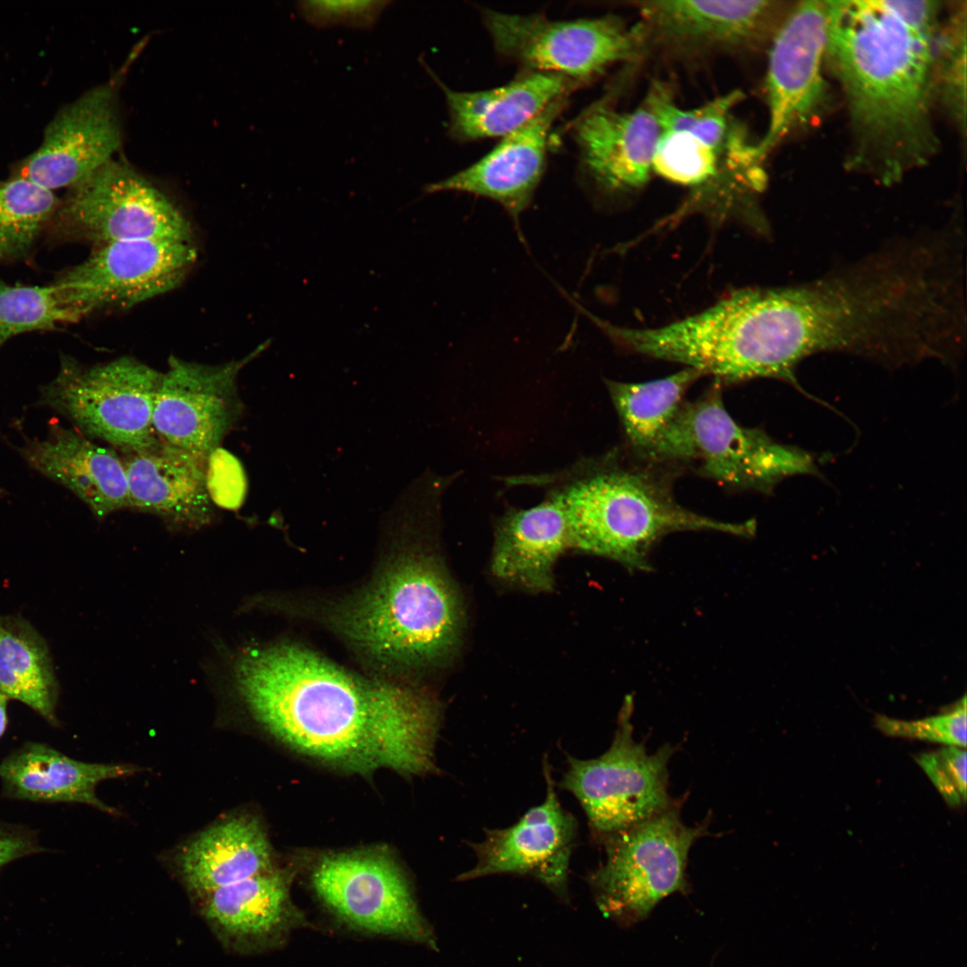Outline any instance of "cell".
<instances>
[{
    "label": "cell",
    "mask_w": 967,
    "mask_h": 967,
    "mask_svg": "<svg viewBox=\"0 0 967 967\" xmlns=\"http://www.w3.org/2000/svg\"><path fill=\"white\" fill-rule=\"evenodd\" d=\"M287 887L273 870L220 887L202 899L204 917L224 934L236 937L271 932L287 911Z\"/></svg>",
    "instance_id": "28"
},
{
    "label": "cell",
    "mask_w": 967,
    "mask_h": 967,
    "mask_svg": "<svg viewBox=\"0 0 967 967\" xmlns=\"http://www.w3.org/2000/svg\"><path fill=\"white\" fill-rule=\"evenodd\" d=\"M547 760H543L546 796L514 825L485 832L472 845L476 862L460 874L466 881L490 875L514 874L536 879L561 898L567 896L569 860L578 824L561 804Z\"/></svg>",
    "instance_id": "16"
},
{
    "label": "cell",
    "mask_w": 967,
    "mask_h": 967,
    "mask_svg": "<svg viewBox=\"0 0 967 967\" xmlns=\"http://www.w3.org/2000/svg\"><path fill=\"white\" fill-rule=\"evenodd\" d=\"M73 323L54 287L11 285L0 278V348L21 333L56 329Z\"/></svg>",
    "instance_id": "32"
},
{
    "label": "cell",
    "mask_w": 967,
    "mask_h": 967,
    "mask_svg": "<svg viewBox=\"0 0 967 967\" xmlns=\"http://www.w3.org/2000/svg\"><path fill=\"white\" fill-rule=\"evenodd\" d=\"M449 116V135L459 141L504 137L581 84L561 74L526 71L510 82L480 91L449 89L436 76Z\"/></svg>",
    "instance_id": "22"
},
{
    "label": "cell",
    "mask_w": 967,
    "mask_h": 967,
    "mask_svg": "<svg viewBox=\"0 0 967 967\" xmlns=\"http://www.w3.org/2000/svg\"><path fill=\"white\" fill-rule=\"evenodd\" d=\"M122 143L115 83L96 86L58 110L40 146L11 176L54 191L71 188L113 159Z\"/></svg>",
    "instance_id": "15"
},
{
    "label": "cell",
    "mask_w": 967,
    "mask_h": 967,
    "mask_svg": "<svg viewBox=\"0 0 967 967\" xmlns=\"http://www.w3.org/2000/svg\"><path fill=\"white\" fill-rule=\"evenodd\" d=\"M0 689L56 721L57 683L48 647L20 616L0 614Z\"/></svg>",
    "instance_id": "27"
},
{
    "label": "cell",
    "mask_w": 967,
    "mask_h": 967,
    "mask_svg": "<svg viewBox=\"0 0 967 967\" xmlns=\"http://www.w3.org/2000/svg\"><path fill=\"white\" fill-rule=\"evenodd\" d=\"M59 204L53 191L31 180L0 179V262L28 258Z\"/></svg>",
    "instance_id": "29"
},
{
    "label": "cell",
    "mask_w": 967,
    "mask_h": 967,
    "mask_svg": "<svg viewBox=\"0 0 967 967\" xmlns=\"http://www.w3.org/2000/svg\"><path fill=\"white\" fill-rule=\"evenodd\" d=\"M633 697L620 711L613 740L592 759L568 756L559 786L572 793L583 808L596 838L635 826L672 805L667 792V766L674 749L663 745L648 754L633 739Z\"/></svg>",
    "instance_id": "8"
},
{
    "label": "cell",
    "mask_w": 967,
    "mask_h": 967,
    "mask_svg": "<svg viewBox=\"0 0 967 967\" xmlns=\"http://www.w3.org/2000/svg\"><path fill=\"white\" fill-rule=\"evenodd\" d=\"M264 342L240 360L205 364L170 357L153 411L158 439L208 460L242 415L240 371L269 347Z\"/></svg>",
    "instance_id": "13"
},
{
    "label": "cell",
    "mask_w": 967,
    "mask_h": 967,
    "mask_svg": "<svg viewBox=\"0 0 967 967\" xmlns=\"http://www.w3.org/2000/svg\"><path fill=\"white\" fill-rule=\"evenodd\" d=\"M358 650L386 666L415 668L447 656L461 628L457 593L431 554L407 546L358 596L329 614Z\"/></svg>",
    "instance_id": "4"
},
{
    "label": "cell",
    "mask_w": 967,
    "mask_h": 967,
    "mask_svg": "<svg viewBox=\"0 0 967 967\" xmlns=\"http://www.w3.org/2000/svg\"><path fill=\"white\" fill-rule=\"evenodd\" d=\"M683 472L625 446L576 466L550 494L561 503L570 548L650 571L652 549L666 535L713 531L750 538L753 519L722 521L682 506L673 492Z\"/></svg>",
    "instance_id": "3"
},
{
    "label": "cell",
    "mask_w": 967,
    "mask_h": 967,
    "mask_svg": "<svg viewBox=\"0 0 967 967\" xmlns=\"http://www.w3.org/2000/svg\"><path fill=\"white\" fill-rule=\"evenodd\" d=\"M740 90H733L694 109L675 105L667 90L655 84L645 105L655 116L662 132L686 131L702 140L722 155L737 154L743 144L731 132V110L743 99Z\"/></svg>",
    "instance_id": "30"
},
{
    "label": "cell",
    "mask_w": 967,
    "mask_h": 967,
    "mask_svg": "<svg viewBox=\"0 0 967 967\" xmlns=\"http://www.w3.org/2000/svg\"><path fill=\"white\" fill-rule=\"evenodd\" d=\"M721 155L689 132H662L653 155L652 170L681 185L702 186L717 176Z\"/></svg>",
    "instance_id": "33"
},
{
    "label": "cell",
    "mask_w": 967,
    "mask_h": 967,
    "mask_svg": "<svg viewBox=\"0 0 967 967\" xmlns=\"http://www.w3.org/2000/svg\"><path fill=\"white\" fill-rule=\"evenodd\" d=\"M161 378V372L130 356L85 365L64 355L56 377L40 388L39 404L91 440L124 454L141 452L161 442L153 425Z\"/></svg>",
    "instance_id": "6"
},
{
    "label": "cell",
    "mask_w": 967,
    "mask_h": 967,
    "mask_svg": "<svg viewBox=\"0 0 967 967\" xmlns=\"http://www.w3.org/2000/svg\"><path fill=\"white\" fill-rule=\"evenodd\" d=\"M780 2L774 1H640L647 44L672 51L745 50L774 33Z\"/></svg>",
    "instance_id": "17"
},
{
    "label": "cell",
    "mask_w": 967,
    "mask_h": 967,
    "mask_svg": "<svg viewBox=\"0 0 967 967\" xmlns=\"http://www.w3.org/2000/svg\"><path fill=\"white\" fill-rule=\"evenodd\" d=\"M129 765L88 763L71 758L55 749L29 743L0 765V778L10 794L37 801L76 802L115 813L101 801L96 786L102 781L130 775Z\"/></svg>",
    "instance_id": "25"
},
{
    "label": "cell",
    "mask_w": 967,
    "mask_h": 967,
    "mask_svg": "<svg viewBox=\"0 0 967 967\" xmlns=\"http://www.w3.org/2000/svg\"><path fill=\"white\" fill-rule=\"evenodd\" d=\"M312 883L321 900L353 925L428 944L433 940L404 876L385 856H328L316 866Z\"/></svg>",
    "instance_id": "14"
},
{
    "label": "cell",
    "mask_w": 967,
    "mask_h": 967,
    "mask_svg": "<svg viewBox=\"0 0 967 967\" xmlns=\"http://www.w3.org/2000/svg\"><path fill=\"white\" fill-rule=\"evenodd\" d=\"M827 24L826 1H800L773 33L766 77L768 125L754 144L759 164L784 136L810 123L824 104Z\"/></svg>",
    "instance_id": "12"
},
{
    "label": "cell",
    "mask_w": 967,
    "mask_h": 967,
    "mask_svg": "<svg viewBox=\"0 0 967 967\" xmlns=\"http://www.w3.org/2000/svg\"><path fill=\"white\" fill-rule=\"evenodd\" d=\"M915 761L951 807L966 801V750L953 746L924 752Z\"/></svg>",
    "instance_id": "36"
},
{
    "label": "cell",
    "mask_w": 967,
    "mask_h": 967,
    "mask_svg": "<svg viewBox=\"0 0 967 967\" xmlns=\"http://www.w3.org/2000/svg\"><path fill=\"white\" fill-rule=\"evenodd\" d=\"M966 3L953 6L945 27L938 30L933 73L934 94L939 96L953 121L965 134L966 124Z\"/></svg>",
    "instance_id": "31"
},
{
    "label": "cell",
    "mask_w": 967,
    "mask_h": 967,
    "mask_svg": "<svg viewBox=\"0 0 967 967\" xmlns=\"http://www.w3.org/2000/svg\"><path fill=\"white\" fill-rule=\"evenodd\" d=\"M826 59L847 105V165L884 185L937 150L931 119L938 30L908 23L893 0L826 1Z\"/></svg>",
    "instance_id": "2"
},
{
    "label": "cell",
    "mask_w": 967,
    "mask_h": 967,
    "mask_svg": "<svg viewBox=\"0 0 967 967\" xmlns=\"http://www.w3.org/2000/svg\"><path fill=\"white\" fill-rule=\"evenodd\" d=\"M18 450L30 467L71 491L97 518L130 509L122 458L79 431L50 424L45 438L27 439Z\"/></svg>",
    "instance_id": "20"
},
{
    "label": "cell",
    "mask_w": 967,
    "mask_h": 967,
    "mask_svg": "<svg viewBox=\"0 0 967 967\" xmlns=\"http://www.w3.org/2000/svg\"><path fill=\"white\" fill-rule=\"evenodd\" d=\"M228 677L256 721L304 755L358 773L434 767L439 708L418 689L361 679L292 644L241 652Z\"/></svg>",
    "instance_id": "1"
},
{
    "label": "cell",
    "mask_w": 967,
    "mask_h": 967,
    "mask_svg": "<svg viewBox=\"0 0 967 967\" xmlns=\"http://www.w3.org/2000/svg\"><path fill=\"white\" fill-rule=\"evenodd\" d=\"M55 237L98 246L139 240L193 241L184 214L128 164L111 159L72 186L53 218Z\"/></svg>",
    "instance_id": "9"
},
{
    "label": "cell",
    "mask_w": 967,
    "mask_h": 967,
    "mask_svg": "<svg viewBox=\"0 0 967 967\" xmlns=\"http://www.w3.org/2000/svg\"><path fill=\"white\" fill-rule=\"evenodd\" d=\"M702 376L697 369L685 367L644 382L605 380L622 426L623 446L647 458L686 402L689 389Z\"/></svg>",
    "instance_id": "26"
},
{
    "label": "cell",
    "mask_w": 967,
    "mask_h": 967,
    "mask_svg": "<svg viewBox=\"0 0 967 967\" xmlns=\"http://www.w3.org/2000/svg\"><path fill=\"white\" fill-rule=\"evenodd\" d=\"M875 726L891 737L915 739L965 749L966 696L936 715L918 720H901L877 715Z\"/></svg>",
    "instance_id": "34"
},
{
    "label": "cell",
    "mask_w": 967,
    "mask_h": 967,
    "mask_svg": "<svg viewBox=\"0 0 967 967\" xmlns=\"http://www.w3.org/2000/svg\"><path fill=\"white\" fill-rule=\"evenodd\" d=\"M130 509L149 512L171 525L200 528L214 518L207 484L208 460L160 442L124 454Z\"/></svg>",
    "instance_id": "21"
},
{
    "label": "cell",
    "mask_w": 967,
    "mask_h": 967,
    "mask_svg": "<svg viewBox=\"0 0 967 967\" xmlns=\"http://www.w3.org/2000/svg\"><path fill=\"white\" fill-rule=\"evenodd\" d=\"M567 98L556 100L502 137L488 154L470 167L424 185V193L451 191L490 199L499 203L518 225L543 177L552 128Z\"/></svg>",
    "instance_id": "19"
},
{
    "label": "cell",
    "mask_w": 967,
    "mask_h": 967,
    "mask_svg": "<svg viewBox=\"0 0 967 967\" xmlns=\"http://www.w3.org/2000/svg\"><path fill=\"white\" fill-rule=\"evenodd\" d=\"M482 18L501 56L526 71L557 73L580 84L637 58L647 46L640 22L628 27L613 15L552 21L484 9Z\"/></svg>",
    "instance_id": "10"
},
{
    "label": "cell",
    "mask_w": 967,
    "mask_h": 967,
    "mask_svg": "<svg viewBox=\"0 0 967 967\" xmlns=\"http://www.w3.org/2000/svg\"><path fill=\"white\" fill-rule=\"evenodd\" d=\"M707 824L686 826L673 805L603 839L606 859L589 876L602 913L623 927L646 919L665 897L686 894L689 851Z\"/></svg>",
    "instance_id": "7"
},
{
    "label": "cell",
    "mask_w": 967,
    "mask_h": 967,
    "mask_svg": "<svg viewBox=\"0 0 967 967\" xmlns=\"http://www.w3.org/2000/svg\"><path fill=\"white\" fill-rule=\"evenodd\" d=\"M271 851L258 821L235 816L212 825L177 856L181 877L201 897L272 869Z\"/></svg>",
    "instance_id": "24"
},
{
    "label": "cell",
    "mask_w": 967,
    "mask_h": 967,
    "mask_svg": "<svg viewBox=\"0 0 967 967\" xmlns=\"http://www.w3.org/2000/svg\"><path fill=\"white\" fill-rule=\"evenodd\" d=\"M572 131L580 171L597 190L614 193L647 182L662 131L646 105L623 112L598 100L576 118Z\"/></svg>",
    "instance_id": "18"
},
{
    "label": "cell",
    "mask_w": 967,
    "mask_h": 967,
    "mask_svg": "<svg viewBox=\"0 0 967 967\" xmlns=\"http://www.w3.org/2000/svg\"><path fill=\"white\" fill-rule=\"evenodd\" d=\"M197 258L193 241L139 240L95 246L51 286L73 322L107 310L131 308L185 278Z\"/></svg>",
    "instance_id": "11"
},
{
    "label": "cell",
    "mask_w": 967,
    "mask_h": 967,
    "mask_svg": "<svg viewBox=\"0 0 967 967\" xmlns=\"http://www.w3.org/2000/svg\"><path fill=\"white\" fill-rule=\"evenodd\" d=\"M570 548L563 509L548 496L527 509H509L496 524L491 560L499 579L535 592L553 587V568Z\"/></svg>",
    "instance_id": "23"
},
{
    "label": "cell",
    "mask_w": 967,
    "mask_h": 967,
    "mask_svg": "<svg viewBox=\"0 0 967 967\" xmlns=\"http://www.w3.org/2000/svg\"><path fill=\"white\" fill-rule=\"evenodd\" d=\"M715 382L680 411L647 458L715 481L730 491L769 494L787 477L817 475L807 451L782 444L759 428L738 423Z\"/></svg>",
    "instance_id": "5"
},
{
    "label": "cell",
    "mask_w": 967,
    "mask_h": 967,
    "mask_svg": "<svg viewBox=\"0 0 967 967\" xmlns=\"http://www.w3.org/2000/svg\"><path fill=\"white\" fill-rule=\"evenodd\" d=\"M28 834L0 825V869L34 850Z\"/></svg>",
    "instance_id": "37"
},
{
    "label": "cell",
    "mask_w": 967,
    "mask_h": 967,
    "mask_svg": "<svg viewBox=\"0 0 967 967\" xmlns=\"http://www.w3.org/2000/svg\"><path fill=\"white\" fill-rule=\"evenodd\" d=\"M7 699H8L7 696L0 689V737L4 732L6 725H7V714H6Z\"/></svg>",
    "instance_id": "38"
},
{
    "label": "cell",
    "mask_w": 967,
    "mask_h": 967,
    "mask_svg": "<svg viewBox=\"0 0 967 967\" xmlns=\"http://www.w3.org/2000/svg\"><path fill=\"white\" fill-rule=\"evenodd\" d=\"M391 3L381 0H305L297 2L296 9L303 19L318 29L344 26L370 30Z\"/></svg>",
    "instance_id": "35"
}]
</instances>
